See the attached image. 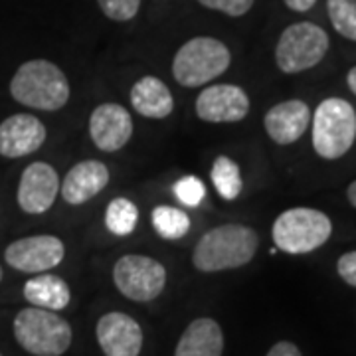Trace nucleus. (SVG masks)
<instances>
[{
    "label": "nucleus",
    "instance_id": "5",
    "mask_svg": "<svg viewBox=\"0 0 356 356\" xmlns=\"http://www.w3.org/2000/svg\"><path fill=\"white\" fill-rule=\"evenodd\" d=\"M229 62L232 56L226 44L216 38L200 36L188 40L177 51L172 62V76L184 88H200L222 76L229 67Z\"/></svg>",
    "mask_w": 356,
    "mask_h": 356
},
{
    "label": "nucleus",
    "instance_id": "20",
    "mask_svg": "<svg viewBox=\"0 0 356 356\" xmlns=\"http://www.w3.org/2000/svg\"><path fill=\"white\" fill-rule=\"evenodd\" d=\"M210 177H212V182H214V188H216L222 198L236 200L242 194L243 182L240 166H238V163H234L229 156H226V154L216 156Z\"/></svg>",
    "mask_w": 356,
    "mask_h": 356
},
{
    "label": "nucleus",
    "instance_id": "7",
    "mask_svg": "<svg viewBox=\"0 0 356 356\" xmlns=\"http://www.w3.org/2000/svg\"><path fill=\"white\" fill-rule=\"evenodd\" d=\"M329 50V36L313 22H297L283 30L275 48V62L283 74L311 70Z\"/></svg>",
    "mask_w": 356,
    "mask_h": 356
},
{
    "label": "nucleus",
    "instance_id": "16",
    "mask_svg": "<svg viewBox=\"0 0 356 356\" xmlns=\"http://www.w3.org/2000/svg\"><path fill=\"white\" fill-rule=\"evenodd\" d=\"M109 182V170L99 161H83L77 163L60 182V192L65 202L72 206L89 202L95 198Z\"/></svg>",
    "mask_w": 356,
    "mask_h": 356
},
{
    "label": "nucleus",
    "instance_id": "30",
    "mask_svg": "<svg viewBox=\"0 0 356 356\" xmlns=\"http://www.w3.org/2000/svg\"><path fill=\"white\" fill-rule=\"evenodd\" d=\"M346 83H348V88H350V91L356 95V65L348 72V76H346Z\"/></svg>",
    "mask_w": 356,
    "mask_h": 356
},
{
    "label": "nucleus",
    "instance_id": "4",
    "mask_svg": "<svg viewBox=\"0 0 356 356\" xmlns=\"http://www.w3.org/2000/svg\"><path fill=\"white\" fill-rule=\"evenodd\" d=\"M355 139V107L341 97H329L318 103L313 117V147L318 156L337 161L350 151Z\"/></svg>",
    "mask_w": 356,
    "mask_h": 356
},
{
    "label": "nucleus",
    "instance_id": "23",
    "mask_svg": "<svg viewBox=\"0 0 356 356\" xmlns=\"http://www.w3.org/2000/svg\"><path fill=\"white\" fill-rule=\"evenodd\" d=\"M327 10L334 30L356 42V0H327Z\"/></svg>",
    "mask_w": 356,
    "mask_h": 356
},
{
    "label": "nucleus",
    "instance_id": "33",
    "mask_svg": "<svg viewBox=\"0 0 356 356\" xmlns=\"http://www.w3.org/2000/svg\"><path fill=\"white\" fill-rule=\"evenodd\" d=\"M0 356H2V355H0Z\"/></svg>",
    "mask_w": 356,
    "mask_h": 356
},
{
    "label": "nucleus",
    "instance_id": "24",
    "mask_svg": "<svg viewBox=\"0 0 356 356\" xmlns=\"http://www.w3.org/2000/svg\"><path fill=\"white\" fill-rule=\"evenodd\" d=\"M175 194L184 206L196 208L206 196V186L198 177H182L175 184Z\"/></svg>",
    "mask_w": 356,
    "mask_h": 356
},
{
    "label": "nucleus",
    "instance_id": "27",
    "mask_svg": "<svg viewBox=\"0 0 356 356\" xmlns=\"http://www.w3.org/2000/svg\"><path fill=\"white\" fill-rule=\"evenodd\" d=\"M337 271L343 277V281L356 287V252H346L341 255L337 261Z\"/></svg>",
    "mask_w": 356,
    "mask_h": 356
},
{
    "label": "nucleus",
    "instance_id": "10",
    "mask_svg": "<svg viewBox=\"0 0 356 356\" xmlns=\"http://www.w3.org/2000/svg\"><path fill=\"white\" fill-rule=\"evenodd\" d=\"M250 113V97L232 83L210 86L196 99V115L206 123H236Z\"/></svg>",
    "mask_w": 356,
    "mask_h": 356
},
{
    "label": "nucleus",
    "instance_id": "3",
    "mask_svg": "<svg viewBox=\"0 0 356 356\" xmlns=\"http://www.w3.org/2000/svg\"><path fill=\"white\" fill-rule=\"evenodd\" d=\"M14 337L30 355L60 356L72 344V327L54 311L30 307L14 318Z\"/></svg>",
    "mask_w": 356,
    "mask_h": 356
},
{
    "label": "nucleus",
    "instance_id": "9",
    "mask_svg": "<svg viewBox=\"0 0 356 356\" xmlns=\"http://www.w3.org/2000/svg\"><path fill=\"white\" fill-rule=\"evenodd\" d=\"M65 255L64 242L56 236H28L13 242L6 252V264L22 273H44L51 267L60 266Z\"/></svg>",
    "mask_w": 356,
    "mask_h": 356
},
{
    "label": "nucleus",
    "instance_id": "21",
    "mask_svg": "<svg viewBox=\"0 0 356 356\" xmlns=\"http://www.w3.org/2000/svg\"><path fill=\"white\" fill-rule=\"evenodd\" d=\"M153 228L165 240H180L191 229V218L172 206H156L153 210Z\"/></svg>",
    "mask_w": 356,
    "mask_h": 356
},
{
    "label": "nucleus",
    "instance_id": "32",
    "mask_svg": "<svg viewBox=\"0 0 356 356\" xmlns=\"http://www.w3.org/2000/svg\"><path fill=\"white\" fill-rule=\"evenodd\" d=\"M0 281H2V267H0Z\"/></svg>",
    "mask_w": 356,
    "mask_h": 356
},
{
    "label": "nucleus",
    "instance_id": "1",
    "mask_svg": "<svg viewBox=\"0 0 356 356\" xmlns=\"http://www.w3.org/2000/svg\"><path fill=\"white\" fill-rule=\"evenodd\" d=\"M257 245L259 238L255 229L242 224H226L204 234L194 248L192 261L204 273L236 269L254 259Z\"/></svg>",
    "mask_w": 356,
    "mask_h": 356
},
{
    "label": "nucleus",
    "instance_id": "15",
    "mask_svg": "<svg viewBox=\"0 0 356 356\" xmlns=\"http://www.w3.org/2000/svg\"><path fill=\"white\" fill-rule=\"evenodd\" d=\"M311 121L309 105L301 99L277 103L266 113L264 125L267 135L277 145H291L305 135Z\"/></svg>",
    "mask_w": 356,
    "mask_h": 356
},
{
    "label": "nucleus",
    "instance_id": "11",
    "mask_svg": "<svg viewBox=\"0 0 356 356\" xmlns=\"http://www.w3.org/2000/svg\"><path fill=\"white\" fill-rule=\"evenodd\" d=\"M60 194V178L48 163H32L26 166L18 184V206L26 214L48 212Z\"/></svg>",
    "mask_w": 356,
    "mask_h": 356
},
{
    "label": "nucleus",
    "instance_id": "14",
    "mask_svg": "<svg viewBox=\"0 0 356 356\" xmlns=\"http://www.w3.org/2000/svg\"><path fill=\"white\" fill-rule=\"evenodd\" d=\"M97 341L105 356H139L143 331L139 323L125 313H107L97 323Z\"/></svg>",
    "mask_w": 356,
    "mask_h": 356
},
{
    "label": "nucleus",
    "instance_id": "25",
    "mask_svg": "<svg viewBox=\"0 0 356 356\" xmlns=\"http://www.w3.org/2000/svg\"><path fill=\"white\" fill-rule=\"evenodd\" d=\"M102 13L115 22H127L139 13L140 0H97Z\"/></svg>",
    "mask_w": 356,
    "mask_h": 356
},
{
    "label": "nucleus",
    "instance_id": "19",
    "mask_svg": "<svg viewBox=\"0 0 356 356\" xmlns=\"http://www.w3.org/2000/svg\"><path fill=\"white\" fill-rule=\"evenodd\" d=\"M24 297L32 307L48 309V311H60V309H65L70 305L72 293H70V287L62 277L44 273V275L26 281Z\"/></svg>",
    "mask_w": 356,
    "mask_h": 356
},
{
    "label": "nucleus",
    "instance_id": "2",
    "mask_svg": "<svg viewBox=\"0 0 356 356\" xmlns=\"http://www.w3.org/2000/svg\"><path fill=\"white\" fill-rule=\"evenodd\" d=\"M10 93L26 107L58 111L70 99V83L56 64L48 60H30L16 70L10 81Z\"/></svg>",
    "mask_w": 356,
    "mask_h": 356
},
{
    "label": "nucleus",
    "instance_id": "26",
    "mask_svg": "<svg viewBox=\"0 0 356 356\" xmlns=\"http://www.w3.org/2000/svg\"><path fill=\"white\" fill-rule=\"evenodd\" d=\"M198 2L210 10H220V13L234 16V18L248 14L250 8L254 6V0H198Z\"/></svg>",
    "mask_w": 356,
    "mask_h": 356
},
{
    "label": "nucleus",
    "instance_id": "6",
    "mask_svg": "<svg viewBox=\"0 0 356 356\" xmlns=\"http://www.w3.org/2000/svg\"><path fill=\"white\" fill-rule=\"evenodd\" d=\"M332 234L331 218L313 208L285 210L273 222V242L287 254H309L325 245Z\"/></svg>",
    "mask_w": 356,
    "mask_h": 356
},
{
    "label": "nucleus",
    "instance_id": "17",
    "mask_svg": "<svg viewBox=\"0 0 356 356\" xmlns=\"http://www.w3.org/2000/svg\"><path fill=\"white\" fill-rule=\"evenodd\" d=\"M224 332L214 318H196L182 332L175 356H222Z\"/></svg>",
    "mask_w": 356,
    "mask_h": 356
},
{
    "label": "nucleus",
    "instance_id": "22",
    "mask_svg": "<svg viewBox=\"0 0 356 356\" xmlns=\"http://www.w3.org/2000/svg\"><path fill=\"white\" fill-rule=\"evenodd\" d=\"M139 222V210L129 198H115L105 210V226L115 236H129Z\"/></svg>",
    "mask_w": 356,
    "mask_h": 356
},
{
    "label": "nucleus",
    "instance_id": "8",
    "mask_svg": "<svg viewBox=\"0 0 356 356\" xmlns=\"http://www.w3.org/2000/svg\"><path fill=\"white\" fill-rule=\"evenodd\" d=\"M115 287L131 301L147 303L156 299L166 285V269L147 255H123L113 267Z\"/></svg>",
    "mask_w": 356,
    "mask_h": 356
},
{
    "label": "nucleus",
    "instance_id": "12",
    "mask_svg": "<svg viewBox=\"0 0 356 356\" xmlns=\"http://www.w3.org/2000/svg\"><path fill=\"white\" fill-rule=\"evenodd\" d=\"M89 135L95 147L105 153L123 149L133 135V119L123 105L103 103L89 117Z\"/></svg>",
    "mask_w": 356,
    "mask_h": 356
},
{
    "label": "nucleus",
    "instance_id": "18",
    "mask_svg": "<svg viewBox=\"0 0 356 356\" xmlns=\"http://www.w3.org/2000/svg\"><path fill=\"white\" fill-rule=\"evenodd\" d=\"M131 105L135 111L149 119H165L175 109L170 89L154 76L140 77L131 88Z\"/></svg>",
    "mask_w": 356,
    "mask_h": 356
},
{
    "label": "nucleus",
    "instance_id": "29",
    "mask_svg": "<svg viewBox=\"0 0 356 356\" xmlns=\"http://www.w3.org/2000/svg\"><path fill=\"white\" fill-rule=\"evenodd\" d=\"M315 2L317 0H285V4L295 10V13H307L309 8H313L315 6Z\"/></svg>",
    "mask_w": 356,
    "mask_h": 356
},
{
    "label": "nucleus",
    "instance_id": "28",
    "mask_svg": "<svg viewBox=\"0 0 356 356\" xmlns=\"http://www.w3.org/2000/svg\"><path fill=\"white\" fill-rule=\"evenodd\" d=\"M267 356H303V355H301V350H299V348H297L293 343L281 341V343L273 344V346L269 348Z\"/></svg>",
    "mask_w": 356,
    "mask_h": 356
},
{
    "label": "nucleus",
    "instance_id": "31",
    "mask_svg": "<svg viewBox=\"0 0 356 356\" xmlns=\"http://www.w3.org/2000/svg\"><path fill=\"white\" fill-rule=\"evenodd\" d=\"M346 196H348V202L356 208V180L355 182H350V186H348V191H346Z\"/></svg>",
    "mask_w": 356,
    "mask_h": 356
},
{
    "label": "nucleus",
    "instance_id": "13",
    "mask_svg": "<svg viewBox=\"0 0 356 356\" xmlns=\"http://www.w3.org/2000/svg\"><path fill=\"white\" fill-rule=\"evenodd\" d=\"M46 127L34 115L16 113L0 123V154L20 159L38 151L46 140Z\"/></svg>",
    "mask_w": 356,
    "mask_h": 356
}]
</instances>
